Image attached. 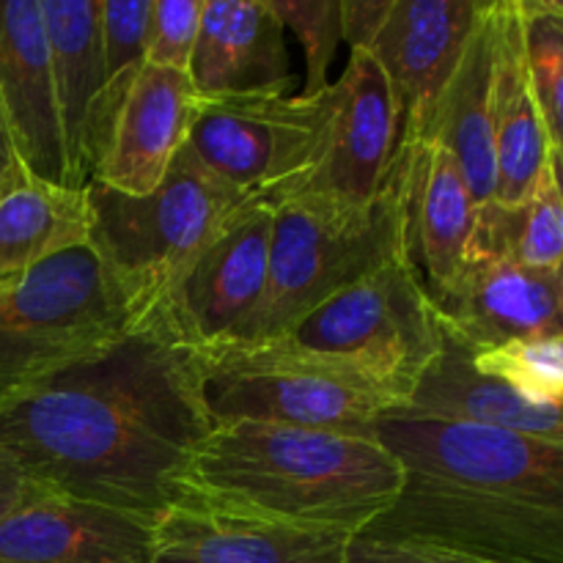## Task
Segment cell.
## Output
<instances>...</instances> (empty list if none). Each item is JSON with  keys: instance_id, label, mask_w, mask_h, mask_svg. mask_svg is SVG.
<instances>
[{"instance_id": "1", "label": "cell", "mask_w": 563, "mask_h": 563, "mask_svg": "<svg viewBox=\"0 0 563 563\" xmlns=\"http://www.w3.org/2000/svg\"><path fill=\"white\" fill-rule=\"evenodd\" d=\"M214 429L201 363L163 313L0 407V449L49 493L159 520Z\"/></svg>"}, {"instance_id": "2", "label": "cell", "mask_w": 563, "mask_h": 563, "mask_svg": "<svg viewBox=\"0 0 563 563\" xmlns=\"http://www.w3.org/2000/svg\"><path fill=\"white\" fill-rule=\"evenodd\" d=\"M374 440L401 493L363 533L495 563H563V445L506 429L385 412Z\"/></svg>"}, {"instance_id": "3", "label": "cell", "mask_w": 563, "mask_h": 563, "mask_svg": "<svg viewBox=\"0 0 563 563\" xmlns=\"http://www.w3.org/2000/svg\"><path fill=\"white\" fill-rule=\"evenodd\" d=\"M399 493V462L377 440L225 421L187 465L176 504L357 537Z\"/></svg>"}, {"instance_id": "4", "label": "cell", "mask_w": 563, "mask_h": 563, "mask_svg": "<svg viewBox=\"0 0 563 563\" xmlns=\"http://www.w3.org/2000/svg\"><path fill=\"white\" fill-rule=\"evenodd\" d=\"M88 242L0 280V407L146 322Z\"/></svg>"}, {"instance_id": "5", "label": "cell", "mask_w": 563, "mask_h": 563, "mask_svg": "<svg viewBox=\"0 0 563 563\" xmlns=\"http://www.w3.org/2000/svg\"><path fill=\"white\" fill-rule=\"evenodd\" d=\"M275 203L269 278L240 341L289 335L308 313L374 273L405 245V154L396 146L388 185L368 209L280 198Z\"/></svg>"}, {"instance_id": "6", "label": "cell", "mask_w": 563, "mask_h": 563, "mask_svg": "<svg viewBox=\"0 0 563 563\" xmlns=\"http://www.w3.org/2000/svg\"><path fill=\"white\" fill-rule=\"evenodd\" d=\"M214 423L258 421L372 438L401 401L372 374L289 339L229 341L196 350Z\"/></svg>"}, {"instance_id": "7", "label": "cell", "mask_w": 563, "mask_h": 563, "mask_svg": "<svg viewBox=\"0 0 563 563\" xmlns=\"http://www.w3.org/2000/svg\"><path fill=\"white\" fill-rule=\"evenodd\" d=\"M88 245L143 306L157 308L181 269L247 198L181 148L146 196L88 181Z\"/></svg>"}, {"instance_id": "8", "label": "cell", "mask_w": 563, "mask_h": 563, "mask_svg": "<svg viewBox=\"0 0 563 563\" xmlns=\"http://www.w3.org/2000/svg\"><path fill=\"white\" fill-rule=\"evenodd\" d=\"M280 339L363 368L405 407L443 346V328L418 269L407 256H396Z\"/></svg>"}, {"instance_id": "9", "label": "cell", "mask_w": 563, "mask_h": 563, "mask_svg": "<svg viewBox=\"0 0 563 563\" xmlns=\"http://www.w3.org/2000/svg\"><path fill=\"white\" fill-rule=\"evenodd\" d=\"M333 104V82L313 97L201 99L187 148L240 196H275L319 163Z\"/></svg>"}, {"instance_id": "10", "label": "cell", "mask_w": 563, "mask_h": 563, "mask_svg": "<svg viewBox=\"0 0 563 563\" xmlns=\"http://www.w3.org/2000/svg\"><path fill=\"white\" fill-rule=\"evenodd\" d=\"M273 198H247L196 253L157 311L192 350L240 341L269 278Z\"/></svg>"}, {"instance_id": "11", "label": "cell", "mask_w": 563, "mask_h": 563, "mask_svg": "<svg viewBox=\"0 0 563 563\" xmlns=\"http://www.w3.org/2000/svg\"><path fill=\"white\" fill-rule=\"evenodd\" d=\"M333 86V119L319 163L284 190L264 198L368 209L383 196L401 130L394 91L377 60L363 49H352L344 75Z\"/></svg>"}, {"instance_id": "12", "label": "cell", "mask_w": 563, "mask_h": 563, "mask_svg": "<svg viewBox=\"0 0 563 563\" xmlns=\"http://www.w3.org/2000/svg\"><path fill=\"white\" fill-rule=\"evenodd\" d=\"M487 0H394L366 49L399 104V141H423L429 115L454 75Z\"/></svg>"}, {"instance_id": "13", "label": "cell", "mask_w": 563, "mask_h": 563, "mask_svg": "<svg viewBox=\"0 0 563 563\" xmlns=\"http://www.w3.org/2000/svg\"><path fill=\"white\" fill-rule=\"evenodd\" d=\"M440 328L467 350L563 335V269L537 273L493 256H467L443 297Z\"/></svg>"}, {"instance_id": "14", "label": "cell", "mask_w": 563, "mask_h": 563, "mask_svg": "<svg viewBox=\"0 0 563 563\" xmlns=\"http://www.w3.org/2000/svg\"><path fill=\"white\" fill-rule=\"evenodd\" d=\"M0 102L22 168L47 185L75 190L38 0H0Z\"/></svg>"}, {"instance_id": "15", "label": "cell", "mask_w": 563, "mask_h": 563, "mask_svg": "<svg viewBox=\"0 0 563 563\" xmlns=\"http://www.w3.org/2000/svg\"><path fill=\"white\" fill-rule=\"evenodd\" d=\"M154 526L44 489L0 520V563H152Z\"/></svg>"}, {"instance_id": "16", "label": "cell", "mask_w": 563, "mask_h": 563, "mask_svg": "<svg viewBox=\"0 0 563 563\" xmlns=\"http://www.w3.org/2000/svg\"><path fill=\"white\" fill-rule=\"evenodd\" d=\"M201 97L190 75L146 64L121 102L93 179L126 196H146L187 146Z\"/></svg>"}, {"instance_id": "17", "label": "cell", "mask_w": 563, "mask_h": 563, "mask_svg": "<svg viewBox=\"0 0 563 563\" xmlns=\"http://www.w3.org/2000/svg\"><path fill=\"white\" fill-rule=\"evenodd\" d=\"M352 537L176 504L154 526L152 563H346Z\"/></svg>"}, {"instance_id": "18", "label": "cell", "mask_w": 563, "mask_h": 563, "mask_svg": "<svg viewBox=\"0 0 563 563\" xmlns=\"http://www.w3.org/2000/svg\"><path fill=\"white\" fill-rule=\"evenodd\" d=\"M405 245L429 297L449 291L465 264L478 203L438 143H405Z\"/></svg>"}, {"instance_id": "19", "label": "cell", "mask_w": 563, "mask_h": 563, "mask_svg": "<svg viewBox=\"0 0 563 563\" xmlns=\"http://www.w3.org/2000/svg\"><path fill=\"white\" fill-rule=\"evenodd\" d=\"M201 99L280 93L291 86L284 22L269 0H207L190 60Z\"/></svg>"}, {"instance_id": "20", "label": "cell", "mask_w": 563, "mask_h": 563, "mask_svg": "<svg viewBox=\"0 0 563 563\" xmlns=\"http://www.w3.org/2000/svg\"><path fill=\"white\" fill-rule=\"evenodd\" d=\"M38 9L64 130L66 168L71 187L82 190L99 163V104L104 88L102 0H38Z\"/></svg>"}, {"instance_id": "21", "label": "cell", "mask_w": 563, "mask_h": 563, "mask_svg": "<svg viewBox=\"0 0 563 563\" xmlns=\"http://www.w3.org/2000/svg\"><path fill=\"white\" fill-rule=\"evenodd\" d=\"M493 146L495 198L520 203L533 192L550 159L561 157L539 113L522 55V25L517 0H495L493 60Z\"/></svg>"}, {"instance_id": "22", "label": "cell", "mask_w": 563, "mask_h": 563, "mask_svg": "<svg viewBox=\"0 0 563 563\" xmlns=\"http://www.w3.org/2000/svg\"><path fill=\"white\" fill-rule=\"evenodd\" d=\"M473 350L443 333L438 357L418 377L401 416L506 429L550 445H563L561 407L531 405L473 366Z\"/></svg>"}, {"instance_id": "23", "label": "cell", "mask_w": 563, "mask_h": 563, "mask_svg": "<svg viewBox=\"0 0 563 563\" xmlns=\"http://www.w3.org/2000/svg\"><path fill=\"white\" fill-rule=\"evenodd\" d=\"M493 60L495 0H487L423 132V141L451 154L478 207L495 198Z\"/></svg>"}, {"instance_id": "24", "label": "cell", "mask_w": 563, "mask_h": 563, "mask_svg": "<svg viewBox=\"0 0 563 563\" xmlns=\"http://www.w3.org/2000/svg\"><path fill=\"white\" fill-rule=\"evenodd\" d=\"M82 242L86 192L47 185L22 165L0 176V280Z\"/></svg>"}, {"instance_id": "25", "label": "cell", "mask_w": 563, "mask_h": 563, "mask_svg": "<svg viewBox=\"0 0 563 563\" xmlns=\"http://www.w3.org/2000/svg\"><path fill=\"white\" fill-rule=\"evenodd\" d=\"M467 256L506 258L537 273L563 269L561 157L550 159L526 201L478 207Z\"/></svg>"}, {"instance_id": "26", "label": "cell", "mask_w": 563, "mask_h": 563, "mask_svg": "<svg viewBox=\"0 0 563 563\" xmlns=\"http://www.w3.org/2000/svg\"><path fill=\"white\" fill-rule=\"evenodd\" d=\"M152 0H102V66L104 88L99 104V157L108 143L126 91L146 66V31Z\"/></svg>"}, {"instance_id": "27", "label": "cell", "mask_w": 563, "mask_h": 563, "mask_svg": "<svg viewBox=\"0 0 563 563\" xmlns=\"http://www.w3.org/2000/svg\"><path fill=\"white\" fill-rule=\"evenodd\" d=\"M522 55L548 135L563 152V5L559 0H517Z\"/></svg>"}, {"instance_id": "28", "label": "cell", "mask_w": 563, "mask_h": 563, "mask_svg": "<svg viewBox=\"0 0 563 563\" xmlns=\"http://www.w3.org/2000/svg\"><path fill=\"white\" fill-rule=\"evenodd\" d=\"M473 366L520 394L531 405L561 407L563 401V335L509 341L473 352Z\"/></svg>"}, {"instance_id": "29", "label": "cell", "mask_w": 563, "mask_h": 563, "mask_svg": "<svg viewBox=\"0 0 563 563\" xmlns=\"http://www.w3.org/2000/svg\"><path fill=\"white\" fill-rule=\"evenodd\" d=\"M284 27H291L302 42L308 60L306 93L324 91L328 66L341 42V0H269Z\"/></svg>"}, {"instance_id": "30", "label": "cell", "mask_w": 563, "mask_h": 563, "mask_svg": "<svg viewBox=\"0 0 563 563\" xmlns=\"http://www.w3.org/2000/svg\"><path fill=\"white\" fill-rule=\"evenodd\" d=\"M207 0H152L146 31V64L190 75Z\"/></svg>"}, {"instance_id": "31", "label": "cell", "mask_w": 563, "mask_h": 563, "mask_svg": "<svg viewBox=\"0 0 563 563\" xmlns=\"http://www.w3.org/2000/svg\"><path fill=\"white\" fill-rule=\"evenodd\" d=\"M346 563H495L416 539H388L357 533L346 548Z\"/></svg>"}, {"instance_id": "32", "label": "cell", "mask_w": 563, "mask_h": 563, "mask_svg": "<svg viewBox=\"0 0 563 563\" xmlns=\"http://www.w3.org/2000/svg\"><path fill=\"white\" fill-rule=\"evenodd\" d=\"M394 0H341V38L366 53L383 27Z\"/></svg>"}, {"instance_id": "33", "label": "cell", "mask_w": 563, "mask_h": 563, "mask_svg": "<svg viewBox=\"0 0 563 563\" xmlns=\"http://www.w3.org/2000/svg\"><path fill=\"white\" fill-rule=\"evenodd\" d=\"M42 493L44 487L31 482V478L25 476V471L0 449V520L14 515L20 506H25L27 500H33Z\"/></svg>"}, {"instance_id": "34", "label": "cell", "mask_w": 563, "mask_h": 563, "mask_svg": "<svg viewBox=\"0 0 563 563\" xmlns=\"http://www.w3.org/2000/svg\"><path fill=\"white\" fill-rule=\"evenodd\" d=\"M16 165H22V163H20V159H16L14 141H11L9 121H5L3 102H0V176H5L11 168H16Z\"/></svg>"}]
</instances>
